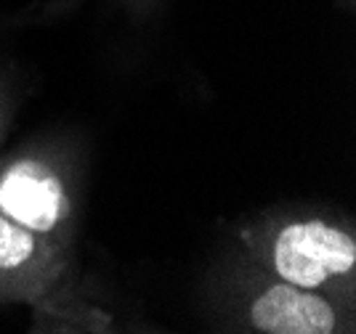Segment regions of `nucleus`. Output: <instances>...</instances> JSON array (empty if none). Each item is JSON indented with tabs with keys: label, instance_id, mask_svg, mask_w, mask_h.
<instances>
[{
	"label": "nucleus",
	"instance_id": "nucleus-2",
	"mask_svg": "<svg viewBox=\"0 0 356 334\" xmlns=\"http://www.w3.org/2000/svg\"><path fill=\"white\" fill-rule=\"evenodd\" d=\"M229 334H356V308L250 265L223 292Z\"/></svg>",
	"mask_w": 356,
	"mask_h": 334
},
{
	"label": "nucleus",
	"instance_id": "nucleus-5",
	"mask_svg": "<svg viewBox=\"0 0 356 334\" xmlns=\"http://www.w3.org/2000/svg\"><path fill=\"white\" fill-rule=\"evenodd\" d=\"M125 334H163V332H152V329H134V332H125Z\"/></svg>",
	"mask_w": 356,
	"mask_h": 334
},
{
	"label": "nucleus",
	"instance_id": "nucleus-6",
	"mask_svg": "<svg viewBox=\"0 0 356 334\" xmlns=\"http://www.w3.org/2000/svg\"><path fill=\"white\" fill-rule=\"evenodd\" d=\"M0 131H3V112H0Z\"/></svg>",
	"mask_w": 356,
	"mask_h": 334
},
{
	"label": "nucleus",
	"instance_id": "nucleus-3",
	"mask_svg": "<svg viewBox=\"0 0 356 334\" xmlns=\"http://www.w3.org/2000/svg\"><path fill=\"white\" fill-rule=\"evenodd\" d=\"M0 215L67 249L72 197L59 167L38 154H22L0 167Z\"/></svg>",
	"mask_w": 356,
	"mask_h": 334
},
{
	"label": "nucleus",
	"instance_id": "nucleus-4",
	"mask_svg": "<svg viewBox=\"0 0 356 334\" xmlns=\"http://www.w3.org/2000/svg\"><path fill=\"white\" fill-rule=\"evenodd\" d=\"M64 247L0 215V303L38 300L64 274Z\"/></svg>",
	"mask_w": 356,
	"mask_h": 334
},
{
	"label": "nucleus",
	"instance_id": "nucleus-1",
	"mask_svg": "<svg viewBox=\"0 0 356 334\" xmlns=\"http://www.w3.org/2000/svg\"><path fill=\"white\" fill-rule=\"evenodd\" d=\"M242 244L258 271L356 308V236L341 220L268 215L242 231Z\"/></svg>",
	"mask_w": 356,
	"mask_h": 334
}]
</instances>
